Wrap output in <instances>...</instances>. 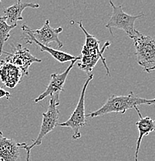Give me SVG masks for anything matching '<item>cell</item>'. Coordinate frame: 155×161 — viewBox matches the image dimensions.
Returning <instances> with one entry per match:
<instances>
[{"instance_id":"obj_1","label":"cell","mask_w":155,"mask_h":161,"mask_svg":"<svg viewBox=\"0 0 155 161\" xmlns=\"http://www.w3.org/2000/svg\"><path fill=\"white\" fill-rule=\"evenodd\" d=\"M155 98L147 99L137 97L133 92H130L127 95H110L106 103L98 110L86 114V117L96 118L102 116L109 113H122L124 114L127 110L134 108L138 105H154Z\"/></svg>"},{"instance_id":"obj_2","label":"cell","mask_w":155,"mask_h":161,"mask_svg":"<svg viewBox=\"0 0 155 161\" xmlns=\"http://www.w3.org/2000/svg\"><path fill=\"white\" fill-rule=\"evenodd\" d=\"M77 23L86 36L85 43L81 50V56L80 57V61L82 66L86 70H92L98 60L101 59L106 70V74L108 76H111L109 68L106 63V59L103 56L105 50L111 45V43L109 41H106L103 45L102 49L100 50V40H98L94 36L90 34L86 31V29L83 27L82 20L78 21Z\"/></svg>"},{"instance_id":"obj_3","label":"cell","mask_w":155,"mask_h":161,"mask_svg":"<svg viewBox=\"0 0 155 161\" xmlns=\"http://www.w3.org/2000/svg\"><path fill=\"white\" fill-rule=\"evenodd\" d=\"M110 5L112 6V15L108 23L106 24V27L108 28L111 32V34L114 36L111 29L113 27L116 29L124 30L128 36L131 39L136 36L140 33L136 28L134 27V23L137 19L143 17L145 16L144 13H140L138 15H129L125 13L123 9L122 5L116 6L112 1H110Z\"/></svg>"},{"instance_id":"obj_4","label":"cell","mask_w":155,"mask_h":161,"mask_svg":"<svg viewBox=\"0 0 155 161\" xmlns=\"http://www.w3.org/2000/svg\"><path fill=\"white\" fill-rule=\"evenodd\" d=\"M136 49L137 63L144 71L155 70V40L139 33L132 39Z\"/></svg>"},{"instance_id":"obj_5","label":"cell","mask_w":155,"mask_h":161,"mask_svg":"<svg viewBox=\"0 0 155 161\" xmlns=\"http://www.w3.org/2000/svg\"><path fill=\"white\" fill-rule=\"evenodd\" d=\"M93 74H90L88 75V78L85 80L83 85L82 91H81L79 101L76 105V108L68 119L67 121L63 122V123H58V125L61 127H67L71 128L73 130V135L72 136L73 140H78L81 137V129L86 125V111H85V95L86 91L88 85L90 82L93 80Z\"/></svg>"},{"instance_id":"obj_6","label":"cell","mask_w":155,"mask_h":161,"mask_svg":"<svg viewBox=\"0 0 155 161\" xmlns=\"http://www.w3.org/2000/svg\"><path fill=\"white\" fill-rule=\"evenodd\" d=\"M30 152L27 143L7 138L0 131V161H29Z\"/></svg>"},{"instance_id":"obj_7","label":"cell","mask_w":155,"mask_h":161,"mask_svg":"<svg viewBox=\"0 0 155 161\" xmlns=\"http://www.w3.org/2000/svg\"><path fill=\"white\" fill-rule=\"evenodd\" d=\"M59 105V95L51 96L48 109L46 112L43 113V121L39 135L36 140H33L31 145H29V149L30 150L36 146L41 145L43 138L58 125V119L59 116V111L58 108Z\"/></svg>"},{"instance_id":"obj_8","label":"cell","mask_w":155,"mask_h":161,"mask_svg":"<svg viewBox=\"0 0 155 161\" xmlns=\"http://www.w3.org/2000/svg\"><path fill=\"white\" fill-rule=\"evenodd\" d=\"M12 52L3 51L6 54L4 60L17 67L23 75H29V69L33 63H41L42 60L36 58L30 53L28 48L24 47L20 43L11 44Z\"/></svg>"},{"instance_id":"obj_9","label":"cell","mask_w":155,"mask_h":161,"mask_svg":"<svg viewBox=\"0 0 155 161\" xmlns=\"http://www.w3.org/2000/svg\"><path fill=\"white\" fill-rule=\"evenodd\" d=\"M21 29L23 33L29 35L38 43L44 46L49 47L51 43L55 42L57 43L59 49L63 47V42L59 39V34L63 32V28H53L49 24V19H46L44 25L39 30L31 29L26 24H23Z\"/></svg>"},{"instance_id":"obj_10","label":"cell","mask_w":155,"mask_h":161,"mask_svg":"<svg viewBox=\"0 0 155 161\" xmlns=\"http://www.w3.org/2000/svg\"><path fill=\"white\" fill-rule=\"evenodd\" d=\"M79 60H72L70 64V66L66 68L63 73L58 74V73H53L51 74L50 75V80H49V83L48 85L47 88H46V90L40 94L36 99L34 100V102L36 103L37 102H41L44 98H46L48 96H53V95H59L61 92H64L63 90V86H64V84L66 82V78H67L68 75H69L70 71L71 69L73 68L74 64H76V62H77Z\"/></svg>"},{"instance_id":"obj_11","label":"cell","mask_w":155,"mask_h":161,"mask_svg":"<svg viewBox=\"0 0 155 161\" xmlns=\"http://www.w3.org/2000/svg\"><path fill=\"white\" fill-rule=\"evenodd\" d=\"M23 76L20 69L9 62L2 60L0 62V80L6 87L14 88L20 82Z\"/></svg>"},{"instance_id":"obj_12","label":"cell","mask_w":155,"mask_h":161,"mask_svg":"<svg viewBox=\"0 0 155 161\" xmlns=\"http://www.w3.org/2000/svg\"><path fill=\"white\" fill-rule=\"evenodd\" d=\"M39 5L33 3H23L21 0H18L9 7L3 10V16L6 20L9 22L10 25H17V22L23 19L22 13L26 8H39Z\"/></svg>"},{"instance_id":"obj_13","label":"cell","mask_w":155,"mask_h":161,"mask_svg":"<svg viewBox=\"0 0 155 161\" xmlns=\"http://www.w3.org/2000/svg\"><path fill=\"white\" fill-rule=\"evenodd\" d=\"M24 36H23V40H25L26 43L28 44L35 45V46L39 47V49L42 52H47L49 54L53 57L54 59H56L57 61L60 62V63H65L67 61H72L74 60H80V57H76L74 55L70 54V53H66V52L61 51L59 50H55L53 48L49 47H46L44 45L41 44V43H38L36 40L33 39L31 36L28 34H25L23 33Z\"/></svg>"},{"instance_id":"obj_14","label":"cell","mask_w":155,"mask_h":161,"mask_svg":"<svg viewBox=\"0 0 155 161\" xmlns=\"http://www.w3.org/2000/svg\"><path fill=\"white\" fill-rule=\"evenodd\" d=\"M137 112L138 115L140 117V119L136 122V125L138 129L139 132V136L137 140V147L136 151H135V161H138V154H139L140 147H141V141L144 136L149 135L151 132H155V120H153L150 117H142L141 112L138 109L137 107L134 108Z\"/></svg>"},{"instance_id":"obj_15","label":"cell","mask_w":155,"mask_h":161,"mask_svg":"<svg viewBox=\"0 0 155 161\" xmlns=\"http://www.w3.org/2000/svg\"><path fill=\"white\" fill-rule=\"evenodd\" d=\"M17 25H10L4 16H0V56L3 52V46L10 37V31Z\"/></svg>"},{"instance_id":"obj_16","label":"cell","mask_w":155,"mask_h":161,"mask_svg":"<svg viewBox=\"0 0 155 161\" xmlns=\"http://www.w3.org/2000/svg\"><path fill=\"white\" fill-rule=\"evenodd\" d=\"M6 98L7 100H9V98H11V94L4 88H0V98Z\"/></svg>"},{"instance_id":"obj_17","label":"cell","mask_w":155,"mask_h":161,"mask_svg":"<svg viewBox=\"0 0 155 161\" xmlns=\"http://www.w3.org/2000/svg\"><path fill=\"white\" fill-rule=\"evenodd\" d=\"M0 3H1V1H0Z\"/></svg>"}]
</instances>
